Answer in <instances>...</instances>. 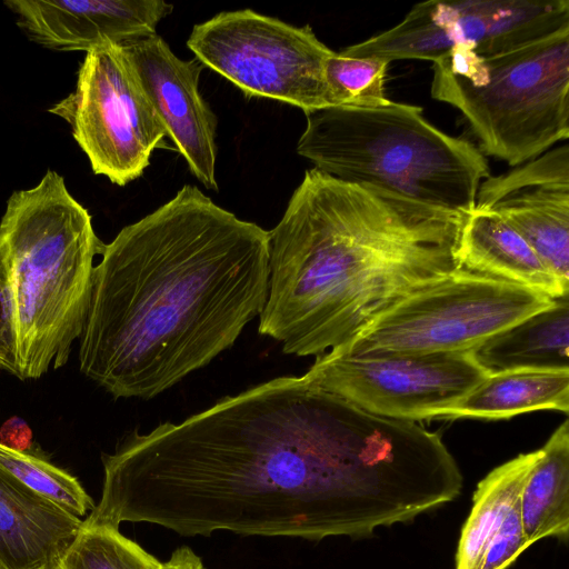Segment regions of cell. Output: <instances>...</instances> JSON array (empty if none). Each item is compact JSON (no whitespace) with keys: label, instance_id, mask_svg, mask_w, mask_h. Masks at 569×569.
<instances>
[{"label":"cell","instance_id":"20","mask_svg":"<svg viewBox=\"0 0 569 569\" xmlns=\"http://www.w3.org/2000/svg\"><path fill=\"white\" fill-rule=\"evenodd\" d=\"M540 450L520 453L496 467L473 492L470 512L461 528L456 569H479L486 546L498 530L538 460Z\"/></svg>","mask_w":569,"mask_h":569},{"label":"cell","instance_id":"5","mask_svg":"<svg viewBox=\"0 0 569 569\" xmlns=\"http://www.w3.org/2000/svg\"><path fill=\"white\" fill-rule=\"evenodd\" d=\"M306 116L298 154L343 181L370 183L467 216L480 183L491 176L479 148L438 129L418 106L390 101Z\"/></svg>","mask_w":569,"mask_h":569},{"label":"cell","instance_id":"15","mask_svg":"<svg viewBox=\"0 0 569 569\" xmlns=\"http://www.w3.org/2000/svg\"><path fill=\"white\" fill-rule=\"evenodd\" d=\"M81 526L0 467V569H60Z\"/></svg>","mask_w":569,"mask_h":569},{"label":"cell","instance_id":"3","mask_svg":"<svg viewBox=\"0 0 569 569\" xmlns=\"http://www.w3.org/2000/svg\"><path fill=\"white\" fill-rule=\"evenodd\" d=\"M465 217L370 183L306 171L268 231L259 333L299 357L347 346L400 300L461 270Z\"/></svg>","mask_w":569,"mask_h":569},{"label":"cell","instance_id":"25","mask_svg":"<svg viewBox=\"0 0 569 569\" xmlns=\"http://www.w3.org/2000/svg\"><path fill=\"white\" fill-rule=\"evenodd\" d=\"M0 370L20 379L13 307L8 282L0 266Z\"/></svg>","mask_w":569,"mask_h":569},{"label":"cell","instance_id":"6","mask_svg":"<svg viewBox=\"0 0 569 569\" xmlns=\"http://www.w3.org/2000/svg\"><path fill=\"white\" fill-rule=\"evenodd\" d=\"M431 97L462 113L482 154L536 159L569 138V24L491 51L452 48L432 61Z\"/></svg>","mask_w":569,"mask_h":569},{"label":"cell","instance_id":"21","mask_svg":"<svg viewBox=\"0 0 569 569\" xmlns=\"http://www.w3.org/2000/svg\"><path fill=\"white\" fill-rule=\"evenodd\" d=\"M162 562L117 527L86 526L67 551L60 569H161Z\"/></svg>","mask_w":569,"mask_h":569},{"label":"cell","instance_id":"10","mask_svg":"<svg viewBox=\"0 0 569 569\" xmlns=\"http://www.w3.org/2000/svg\"><path fill=\"white\" fill-rule=\"evenodd\" d=\"M303 376L368 412L409 421L440 419L487 377L468 351L370 357L323 353Z\"/></svg>","mask_w":569,"mask_h":569},{"label":"cell","instance_id":"22","mask_svg":"<svg viewBox=\"0 0 569 569\" xmlns=\"http://www.w3.org/2000/svg\"><path fill=\"white\" fill-rule=\"evenodd\" d=\"M0 467L79 518L90 513L96 506L76 477L34 453L16 451L0 443Z\"/></svg>","mask_w":569,"mask_h":569},{"label":"cell","instance_id":"9","mask_svg":"<svg viewBox=\"0 0 569 569\" xmlns=\"http://www.w3.org/2000/svg\"><path fill=\"white\" fill-rule=\"evenodd\" d=\"M49 111L64 119L96 174L126 186L149 166L168 136L124 48L87 51L73 92Z\"/></svg>","mask_w":569,"mask_h":569},{"label":"cell","instance_id":"26","mask_svg":"<svg viewBox=\"0 0 569 569\" xmlns=\"http://www.w3.org/2000/svg\"><path fill=\"white\" fill-rule=\"evenodd\" d=\"M32 430L19 417H12L0 427V443L20 452H29L32 447Z\"/></svg>","mask_w":569,"mask_h":569},{"label":"cell","instance_id":"13","mask_svg":"<svg viewBox=\"0 0 569 569\" xmlns=\"http://www.w3.org/2000/svg\"><path fill=\"white\" fill-rule=\"evenodd\" d=\"M121 46L190 171L207 189L217 190L218 122L199 91L202 64L178 58L157 33Z\"/></svg>","mask_w":569,"mask_h":569},{"label":"cell","instance_id":"7","mask_svg":"<svg viewBox=\"0 0 569 569\" xmlns=\"http://www.w3.org/2000/svg\"><path fill=\"white\" fill-rule=\"evenodd\" d=\"M552 302L522 284L459 270L400 300L350 343L327 353L370 357L469 351Z\"/></svg>","mask_w":569,"mask_h":569},{"label":"cell","instance_id":"12","mask_svg":"<svg viewBox=\"0 0 569 569\" xmlns=\"http://www.w3.org/2000/svg\"><path fill=\"white\" fill-rule=\"evenodd\" d=\"M475 209L499 214L569 289V146L485 179Z\"/></svg>","mask_w":569,"mask_h":569},{"label":"cell","instance_id":"19","mask_svg":"<svg viewBox=\"0 0 569 569\" xmlns=\"http://www.w3.org/2000/svg\"><path fill=\"white\" fill-rule=\"evenodd\" d=\"M519 497L527 541L548 537L567 540L569 532V421L551 435Z\"/></svg>","mask_w":569,"mask_h":569},{"label":"cell","instance_id":"24","mask_svg":"<svg viewBox=\"0 0 569 569\" xmlns=\"http://www.w3.org/2000/svg\"><path fill=\"white\" fill-rule=\"evenodd\" d=\"M528 547L518 498L489 539L479 569H507Z\"/></svg>","mask_w":569,"mask_h":569},{"label":"cell","instance_id":"1","mask_svg":"<svg viewBox=\"0 0 569 569\" xmlns=\"http://www.w3.org/2000/svg\"><path fill=\"white\" fill-rule=\"evenodd\" d=\"M102 465L84 525L147 522L183 537H367L453 501L462 487L439 433L368 412L305 376L134 431Z\"/></svg>","mask_w":569,"mask_h":569},{"label":"cell","instance_id":"16","mask_svg":"<svg viewBox=\"0 0 569 569\" xmlns=\"http://www.w3.org/2000/svg\"><path fill=\"white\" fill-rule=\"evenodd\" d=\"M460 269L516 282L552 299L568 295L523 237L499 214L473 209L462 222Z\"/></svg>","mask_w":569,"mask_h":569},{"label":"cell","instance_id":"14","mask_svg":"<svg viewBox=\"0 0 569 569\" xmlns=\"http://www.w3.org/2000/svg\"><path fill=\"white\" fill-rule=\"evenodd\" d=\"M4 4L34 42L86 52L153 34L173 10L162 0H9Z\"/></svg>","mask_w":569,"mask_h":569},{"label":"cell","instance_id":"23","mask_svg":"<svg viewBox=\"0 0 569 569\" xmlns=\"http://www.w3.org/2000/svg\"><path fill=\"white\" fill-rule=\"evenodd\" d=\"M389 63L379 57L352 58L333 52L325 68L330 108H377L389 103L385 86Z\"/></svg>","mask_w":569,"mask_h":569},{"label":"cell","instance_id":"27","mask_svg":"<svg viewBox=\"0 0 569 569\" xmlns=\"http://www.w3.org/2000/svg\"><path fill=\"white\" fill-rule=\"evenodd\" d=\"M161 569H206L201 558L188 546L172 551L169 559L162 562Z\"/></svg>","mask_w":569,"mask_h":569},{"label":"cell","instance_id":"2","mask_svg":"<svg viewBox=\"0 0 569 569\" xmlns=\"http://www.w3.org/2000/svg\"><path fill=\"white\" fill-rule=\"evenodd\" d=\"M101 257L79 368L114 398H152L204 367L268 296L269 232L196 186L121 229Z\"/></svg>","mask_w":569,"mask_h":569},{"label":"cell","instance_id":"4","mask_svg":"<svg viewBox=\"0 0 569 569\" xmlns=\"http://www.w3.org/2000/svg\"><path fill=\"white\" fill-rule=\"evenodd\" d=\"M103 247L90 213L53 170L8 199L0 266L13 307L20 380L39 379L69 360L89 309L93 259Z\"/></svg>","mask_w":569,"mask_h":569},{"label":"cell","instance_id":"8","mask_svg":"<svg viewBox=\"0 0 569 569\" xmlns=\"http://www.w3.org/2000/svg\"><path fill=\"white\" fill-rule=\"evenodd\" d=\"M188 48L248 98L282 101L305 113L330 108L325 68L335 52L310 26L296 27L250 9L196 24Z\"/></svg>","mask_w":569,"mask_h":569},{"label":"cell","instance_id":"18","mask_svg":"<svg viewBox=\"0 0 569 569\" xmlns=\"http://www.w3.org/2000/svg\"><path fill=\"white\" fill-rule=\"evenodd\" d=\"M542 409L568 413L569 370H515L487 376L440 419H502Z\"/></svg>","mask_w":569,"mask_h":569},{"label":"cell","instance_id":"17","mask_svg":"<svg viewBox=\"0 0 569 569\" xmlns=\"http://www.w3.org/2000/svg\"><path fill=\"white\" fill-rule=\"evenodd\" d=\"M487 375L515 370H569V297L488 337L468 351Z\"/></svg>","mask_w":569,"mask_h":569},{"label":"cell","instance_id":"11","mask_svg":"<svg viewBox=\"0 0 569 569\" xmlns=\"http://www.w3.org/2000/svg\"><path fill=\"white\" fill-rule=\"evenodd\" d=\"M569 24V0L417 3L395 27L339 51L352 58L433 61L452 48L537 37Z\"/></svg>","mask_w":569,"mask_h":569}]
</instances>
